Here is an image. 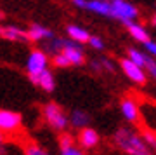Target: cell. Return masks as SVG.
Wrapping results in <instances>:
<instances>
[{"mask_svg":"<svg viewBox=\"0 0 156 155\" xmlns=\"http://www.w3.org/2000/svg\"><path fill=\"white\" fill-rule=\"evenodd\" d=\"M115 143L128 155H153L151 148L144 143V139L128 127H120L115 133Z\"/></svg>","mask_w":156,"mask_h":155,"instance_id":"obj_1","label":"cell"},{"mask_svg":"<svg viewBox=\"0 0 156 155\" xmlns=\"http://www.w3.org/2000/svg\"><path fill=\"white\" fill-rule=\"evenodd\" d=\"M42 115H44V120L49 124V127H52L54 131H57V133L66 131V127L69 126L66 112L62 110V106H59L57 103H54V101L45 103L44 108H42Z\"/></svg>","mask_w":156,"mask_h":155,"instance_id":"obj_2","label":"cell"},{"mask_svg":"<svg viewBox=\"0 0 156 155\" xmlns=\"http://www.w3.org/2000/svg\"><path fill=\"white\" fill-rule=\"evenodd\" d=\"M137 16H139L137 7L132 6L130 2H125V0H115V2H111V17L120 19L123 25H128L130 21H135Z\"/></svg>","mask_w":156,"mask_h":155,"instance_id":"obj_3","label":"cell"},{"mask_svg":"<svg viewBox=\"0 0 156 155\" xmlns=\"http://www.w3.org/2000/svg\"><path fill=\"white\" fill-rule=\"evenodd\" d=\"M47 65H49V56L45 54L42 49H33L28 54V59H26L28 77H37L38 73L47 70Z\"/></svg>","mask_w":156,"mask_h":155,"instance_id":"obj_4","label":"cell"},{"mask_svg":"<svg viewBox=\"0 0 156 155\" xmlns=\"http://www.w3.org/2000/svg\"><path fill=\"white\" fill-rule=\"evenodd\" d=\"M23 126V117L21 113L12 110H2L0 108V131L5 134L17 133Z\"/></svg>","mask_w":156,"mask_h":155,"instance_id":"obj_5","label":"cell"},{"mask_svg":"<svg viewBox=\"0 0 156 155\" xmlns=\"http://www.w3.org/2000/svg\"><path fill=\"white\" fill-rule=\"evenodd\" d=\"M61 52L69 61V66L71 65L73 66H80V65L85 63V54H83V49H82V44H78L75 40L68 39V37H66V42H64V49Z\"/></svg>","mask_w":156,"mask_h":155,"instance_id":"obj_6","label":"cell"},{"mask_svg":"<svg viewBox=\"0 0 156 155\" xmlns=\"http://www.w3.org/2000/svg\"><path fill=\"white\" fill-rule=\"evenodd\" d=\"M120 66H122L123 73H125L132 82H135V84H146V80H147V78H146V72L140 66H137L134 61H130L128 58H125V59L120 61Z\"/></svg>","mask_w":156,"mask_h":155,"instance_id":"obj_7","label":"cell"},{"mask_svg":"<svg viewBox=\"0 0 156 155\" xmlns=\"http://www.w3.org/2000/svg\"><path fill=\"white\" fill-rule=\"evenodd\" d=\"M26 37H28L30 42L38 44V42H45V40L54 39L56 33H54L52 30H49V28L38 25V23H33V25H30V28L26 30Z\"/></svg>","mask_w":156,"mask_h":155,"instance_id":"obj_8","label":"cell"},{"mask_svg":"<svg viewBox=\"0 0 156 155\" xmlns=\"http://www.w3.org/2000/svg\"><path fill=\"white\" fill-rule=\"evenodd\" d=\"M0 37L11 42H28L26 37V30L16 26V25H5V26H0Z\"/></svg>","mask_w":156,"mask_h":155,"instance_id":"obj_9","label":"cell"},{"mask_svg":"<svg viewBox=\"0 0 156 155\" xmlns=\"http://www.w3.org/2000/svg\"><path fill=\"white\" fill-rule=\"evenodd\" d=\"M30 80H31L35 85L42 87L45 93H52V91L56 89V78H54V73L50 72L49 68L44 70L42 73H38L37 77H30Z\"/></svg>","mask_w":156,"mask_h":155,"instance_id":"obj_10","label":"cell"},{"mask_svg":"<svg viewBox=\"0 0 156 155\" xmlns=\"http://www.w3.org/2000/svg\"><path fill=\"white\" fill-rule=\"evenodd\" d=\"M78 143L82 145L83 148H94L99 145V133L92 127H83L80 129V134H78Z\"/></svg>","mask_w":156,"mask_h":155,"instance_id":"obj_11","label":"cell"},{"mask_svg":"<svg viewBox=\"0 0 156 155\" xmlns=\"http://www.w3.org/2000/svg\"><path fill=\"white\" fill-rule=\"evenodd\" d=\"M85 11L95 12L99 16H106L111 17V4L109 2H104V0H85Z\"/></svg>","mask_w":156,"mask_h":155,"instance_id":"obj_12","label":"cell"},{"mask_svg":"<svg viewBox=\"0 0 156 155\" xmlns=\"http://www.w3.org/2000/svg\"><path fill=\"white\" fill-rule=\"evenodd\" d=\"M120 108H122L123 117L127 119L128 122H139V106L132 98H125L120 103Z\"/></svg>","mask_w":156,"mask_h":155,"instance_id":"obj_13","label":"cell"},{"mask_svg":"<svg viewBox=\"0 0 156 155\" xmlns=\"http://www.w3.org/2000/svg\"><path fill=\"white\" fill-rule=\"evenodd\" d=\"M68 120H69V126H73L75 129H83L89 126L90 122V115L85 110H73L69 115H68Z\"/></svg>","mask_w":156,"mask_h":155,"instance_id":"obj_14","label":"cell"},{"mask_svg":"<svg viewBox=\"0 0 156 155\" xmlns=\"http://www.w3.org/2000/svg\"><path fill=\"white\" fill-rule=\"evenodd\" d=\"M66 33H68V39L75 40L78 44H87L90 39V33L82 26H76V25H68L66 26Z\"/></svg>","mask_w":156,"mask_h":155,"instance_id":"obj_15","label":"cell"},{"mask_svg":"<svg viewBox=\"0 0 156 155\" xmlns=\"http://www.w3.org/2000/svg\"><path fill=\"white\" fill-rule=\"evenodd\" d=\"M125 26L128 28V33H130V37H134L137 42L144 44V42H147V40H149V33H147V30H146L144 26H140V25H137V23H134V21H130L128 25H125Z\"/></svg>","mask_w":156,"mask_h":155,"instance_id":"obj_16","label":"cell"},{"mask_svg":"<svg viewBox=\"0 0 156 155\" xmlns=\"http://www.w3.org/2000/svg\"><path fill=\"white\" fill-rule=\"evenodd\" d=\"M23 153L24 155H50L45 148H42V146L37 145V143H31V141L23 145Z\"/></svg>","mask_w":156,"mask_h":155,"instance_id":"obj_17","label":"cell"},{"mask_svg":"<svg viewBox=\"0 0 156 155\" xmlns=\"http://www.w3.org/2000/svg\"><path fill=\"white\" fill-rule=\"evenodd\" d=\"M142 68H144L153 78H156V59H153V58H151L149 54H146V52H144V65H142Z\"/></svg>","mask_w":156,"mask_h":155,"instance_id":"obj_18","label":"cell"},{"mask_svg":"<svg viewBox=\"0 0 156 155\" xmlns=\"http://www.w3.org/2000/svg\"><path fill=\"white\" fill-rule=\"evenodd\" d=\"M73 145H75V138L69 133H64L62 131L61 136H59V148H69Z\"/></svg>","mask_w":156,"mask_h":155,"instance_id":"obj_19","label":"cell"},{"mask_svg":"<svg viewBox=\"0 0 156 155\" xmlns=\"http://www.w3.org/2000/svg\"><path fill=\"white\" fill-rule=\"evenodd\" d=\"M52 65L57 68H66V66H69V61L66 59V56L62 54V52H59V54L52 56Z\"/></svg>","mask_w":156,"mask_h":155,"instance_id":"obj_20","label":"cell"},{"mask_svg":"<svg viewBox=\"0 0 156 155\" xmlns=\"http://www.w3.org/2000/svg\"><path fill=\"white\" fill-rule=\"evenodd\" d=\"M142 139H144V143L149 146L151 150H156V134L151 133V131H146L142 134Z\"/></svg>","mask_w":156,"mask_h":155,"instance_id":"obj_21","label":"cell"},{"mask_svg":"<svg viewBox=\"0 0 156 155\" xmlns=\"http://www.w3.org/2000/svg\"><path fill=\"white\" fill-rule=\"evenodd\" d=\"M87 44H89L92 49H95V51H102V49H104V42H102L101 37H94V35H90V39H89Z\"/></svg>","mask_w":156,"mask_h":155,"instance_id":"obj_22","label":"cell"},{"mask_svg":"<svg viewBox=\"0 0 156 155\" xmlns=\"http://www.w3.org/2000/svg\"><path fill=\"white\" fill-rule=\"evenodd\" d=\"M61 155H85V153L73 145V146H69V148H61Z\"/></svg>","mask_w":156,"mask_h":155,"instance_id":"obj_23","label":"cell"},{"mask_svg":"<svg viewBox=\"0 0 156 155\" xmlns=\"http://www.w3.org/2000/svg\"><path fill=\"white\" fill-rule=\"evenodd\" d=\"M99 65H101V68H104V70H108V72H115V65H113V61L108 59V58H101Z\"/></svg>","mask_w":156,"mask_h":155,"instance_id":"obj_24","label":"cell"},{"mask_svg":"<svg viewBox=\"0 0 156 155\" xmlns=\"http://www.w3.org/2000/svg\"><path fill=\"white\" fill-rule=\"evenodd\" d=\"M144 49L149 52L151 56H154L156 58V42H153V40H147V42H144Z\"/></svg>","mask_w":156,"mask_h":155,"instance_id":"obj_25","label":"cell"},{"mask_svg":"<svg viewBox=\"0 0 156 155\" xmlns=\"http://www.w3.org/2000/svg\"><path fill=\"white\" fill-rule=\"evenodd\" d=\"M4 143H5V134L0 131V155L5 153V148H4Z\"/></svg>","mask_w":156,"mask_h":155,"instance_id":"obj_26","label":"cell"},{"mask_svg":"<svg viewBox=\"0 0 156 155\" xmlns=\"http://www.w3.org/2000/svg\"><path fill=\"white\" fill-rule=\"evenodd\" d=\"M153 25H156V14L153 16Z\"/></svg>","mask_w":156,"mask_h":155,"instance_id":"obj_27","label":"cell"},{"mask_svg":"<svg viewBox=\"0 0 156 155\" xmlns=\"http://www.w3.org/2000/svg\"><path fill=\"white\" fill-rule=\"evenodd\" d=\"M104 2H109V4H111V2H115V0H104Z\"/></svg>","mask_w":156,"mask_h":155,"instance_id":"obj_28","label":"cell"}]
</instances>
